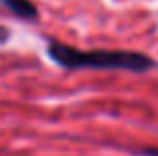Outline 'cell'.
I'll return each instance as SVG.
<instances>
[{
  "label": "cell",
  "mask_w": 158,
  "mask_h": 156,
  "mask_svg": "<svg viewBox=\"0 0 158 156\" xmlns=\"http://www.w3.org/2000/svg\"><path fill=\"white\" fill-rule=\"evenodd\" d=\"M46 54L54 64L64 70H128V72H146L156 66V62L144 52L136 50H82L70 44L48 40Z\"/></svg>",
  "instance_id": "obj_1"
},
{
  "label": "cell",
  "mask_w": 158,
  "mask_h": 156,
  "mask_svg": "<svg viewBox=\"0 0 158 156\" xmlns=\"http://www.w3.org/2000/svg\"><path fill=\"white\" fill-rule=\"evenodd\" d=\"M4 8H6L10 14H14L20 20H28V22H36L40 16L38 6H36L32 0H0Z\"/></svg>",
  "instance_id": "obj_2"
},
{
  "label": "cell",
  "mask_w": 158,
  "mask_h": 156,
  "mask_svg": "<svg viewBox=\"0 0 158 156\" xmlns=\"http://www.w3.org/2000/svg\"><path fill=\"white\" fill-rule=\"evenodd\" d=\"M136 154H140V156H158V148H154V146H142V148H136Z\"/></svg>",
  "instance_id": "obj_3"
},
{
  "label": "cell",
  "mask_w": 158,
  "mask_h": 156,
  "mask_svg": "<svg viewBox=\"0 0 158 156\" xmlns=\"http://www.w3.org/2000/svg\"><path fill=\"white\" fill-rule=\"evenodd\" d=\"M6 38H8V30H6V28H2V26H0V42H4Z\"/></svg>",
  "instance_id": "obj_4"
}]
</instances>
